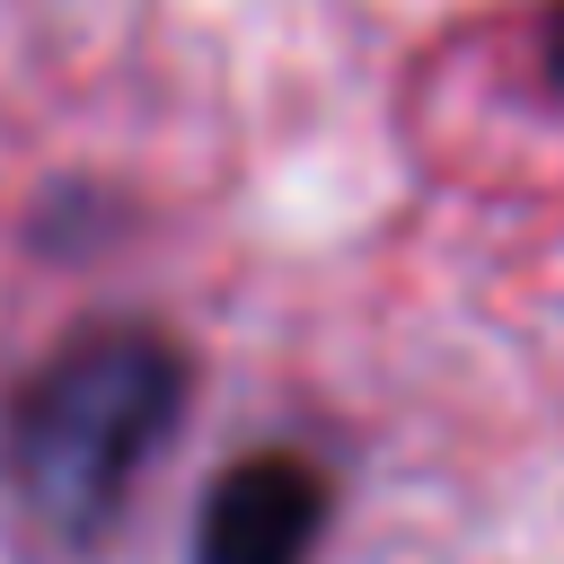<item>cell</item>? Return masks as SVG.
<instances>
[{"mask_svg":"<svg viewBox=\"0 0 564 564\" xmlns=\"http://www.w3.org/2000/svg\"><path fill=\"white\" fill-rule=\"evenodd\" d=\"M185 414V352L141 326L106 317L79 326L0 414V476L53 538H97L132 476L159 458V441Z\"/></svg>","mask_w":564,"mask_h":564,"instance_id":"6da1fadb","label":"cell"},{"mask_svg":"<svg viewBox=\"0 0 564 564\" xmlns=\"http://www.w3.org/2000/svg\"><path fill=\"white\" fill-rule=\"evenodd\" d=\"M546 79H555V88H564V0H555V9H546Z\"/></svg>","mask_w":564,"mask_h":564,"instance_id":"3957f363","label":"cell"},{"mask_svg":"<svg viewBox=\"0 0 564 564\" xmlns=\"http://www.w3.org/2000/svg\"><path fill=\"white\" fill-rule=\"evenodd\" d=\"M335 520V485L300 449H247L194 511V564H308Z\"/></svg>","mask_w":564,"mask_h":564,"instance_id":"7a4b0ae2","label":"cell"}]
</instances>
